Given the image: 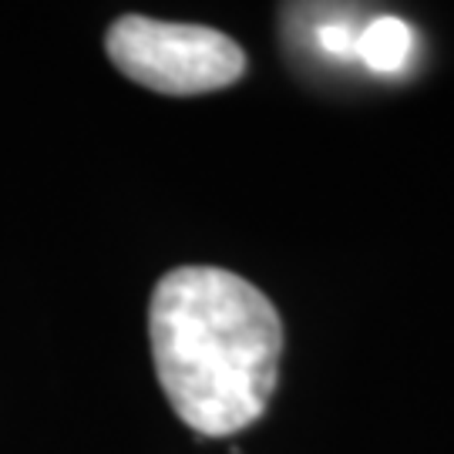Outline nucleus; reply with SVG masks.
Segmentation results:
<instances>
[{"mask_svg": "<svg viewBox=\"0 0 454 454\" xmlns=\"http://www.w3.org/2000/svg\"><path fill=\"white\" fill-rule=\"evenodd\" d=\"M155 373L182 424L229 438L262 418L279 377L283 324L249 279L219 266H179L148 303Z\"/></svg>", "mask_w": 454, "mask_h": 454, "instance_id": "f257e3e1", "label": "nucleus"}, {"mask_svg": "<svg viewBox=\"0 0 454 454\" xmlns=\"http://www.w3.org/2000/svg\"><path fill=\"white\" fill-rule=\"evenodd\" d=\"M105 48L112 65L159 95H206L246 74V51L223 31L125 14L114 20Z\"/></svg>", "mask_w": 454, "mask_h": 454, "instance_id": "f03ea898", "label": "nucleus"}, {"mask_svg": "<svg viewBox=\"0 0 454 454\" xmlns=\"http://www.w3.org/2000/svg\"><path fill=\"white\" fill-rule=\"evenodd\" d=\"M411 51H414V31L401 17H373L357 34V61H364L371 71H380V74L401 71L411 58Z\"/></svg>", "mask_w": 454, "mask_h": 454, "instance_id": "7ed1b4c3", "label": "nucleus"}, {"mask_svg": "<svg viewBox=\"0 0 454 454\" xmlns=\"http://www.w3.org/2000/svg\"><path fill=\"white\" fill-rule=\"evenodd\" d=\"M357 34L347 20H326L317 27V48L337 58V61H354L357 58Z\"/></svg>", "mask_w": 454, "mask_h": 454, "instance_id": "20e7f679", "label": "nucleus"}]
</instances>
